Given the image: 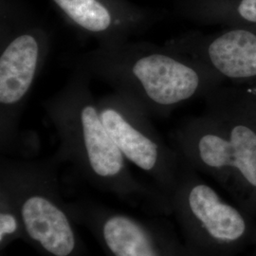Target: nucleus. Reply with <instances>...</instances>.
<instances>
[{"label":"nucleus","mask_w":256,"mask_h":256,"mask_svg":"<svg viewBox=\"0 0 256 256\" xmlns=\"http://www.w3.org/2000/svg\"><path fill=\"white\" fill-rule=\"evenodd\" d=\"M164 45L206 66L226 84L256 86V27L230 26L214 34H186Z\"/></svg>","instance_id":"nucleus-8"},{"label":"nucleus","mask_w":256,"mask_h":256,"mask_svg":"<svg viewBox=\"0 0 256 256\" xmlns=\"http://www.w3.org/2000/svg\"><path fill=\"white\" fill-rule=\"evenodd\" d=\"M97 104L104 126L126 160L153 178L170 196L182 158L158 135L150 114L135 100L115 90L97 100Z\"/></svg>","instance_id":"nucleus-6"},{"label":"nucleus","mask_w":256,"mask_h":256,"mask_svg":"<svg viewBox=\"0 0 256 256\" xmlns=\"http://www.w3.org/2000/svg\"><path fill=\"white\" fill-rule=\"evenodd\" d=\"M52 36L36 24L5 20L0 36V135L14 144L28 97L52 50Z\"/></svg>","instance_id":"nucleus-5"},{"label":"nucleus","mask_w":256,"mask_h":256,"mask_svg":"<svg viewBox=\"0 0 256 256\" xmlns=\"http://www.w3.org/2000/svg\"><path fill=\"white\" fill-rule=\"evenodd\" d=\"M8 172L25 192L20 216L28 236L48 254L70 256L76 247L72 225L64 210L45 194L54 176L52 169L30 164H5Z\"/></svg>","instance_id":"nucleus-7"},{"label":"nucleus","mask_w":256,"mask_h":256,"mask_svg":"<svg viewBox=\"0 0 256 256\" xmlns=\"http://www.w3.org/2000/svg\"><path fill=\"white\" fill-rule=\"evenodd\" d=\"M183 7L200 22L256 27V0H187Z\"/></svg>","instance_id":"nucleus-11"},{"label":"nucleus","mask_w":256,"mask_h":256,"mask_svg":"<svg viewBox=\"0 0 256 256\" xmlns=\"http://www.w3.org/2000/svg\"><path fill=\"white\" fill-rule=\"evenodd\" d=\"M172 146L196 171L212 176L236 205L256 216V130L227 110L207 106L171 133Z\"/></svg>","instance_id":"nucleus-2"},{"label":"nucleus","mask_w":256,"mask_h":256,"mask_svg":"<svg viewBox=\"0 0 256 256\" xmlns=\"http://www.w3.org/2000/svg\"><path fill=\"white\" fill-rule=\"evenodd\" d=\"M90 77L80 70L64 86L42 104L60 138L61 152L88 180L115 192L140 187L126 166V160L102 120Z\"/></svg>","instance_id":"nucleus-3"},{"label":"nucleus","mask_w":256,"mask_h":256,"mask_svg":"<svg viewBox=\"0 0 256 256\" xmlns=\"http://www.w3.org/2000/svg\"><path fill=\"white\" fill-rule=\"evenodd\" d=\"M18 230V220L14 214L8 212L0 214V242L3 243L5 238L16 234Z\"/></svg>","instance_id":"nucleus-13"},{"label":"nucleus","mask_w":256,"mask_h":256,"mask_svg":"<svg viewBox=\"0 0 256 256\" xmlns=\"http://www.w3.org/2000/svg\"><path fill=\"white\" fill-rule=\"evenodd\" d=\"M102 236L106 247L113 256H165L164 248L137 220L124 214H112L102 226Z\"/></svg>","instance_id":"nucleus-10"},{"label":"nucleus","mask_w":256,"mask_h":256,"mask_svg":"<svg viewBox=\"0 0 256 256\" xmlns=\"http://www.w3.org/2000/svg\"><path fill=\"white\" fill-rule=\"evenodd\" d=\"M74 68L126 94L158 118H166L184 102L205 98L226 84L192 57L142 41L98 45L76 56Z\"/></svg>","instance_id":"nucleus-1"},{"label":"nucleus","mask_w":256,"mask_h":256,"mask_svg":"<svg viewBox=\"0 0 256 256\" xmlns=\"http://www.w3.org/2000/svg\"><path fill=\"white\" fill-rule=\"evenodd\" d=\"M169 198L182 225L189 256H236L250 245L256 228L254 218L225 202L183 160Z\"/></svg>","instance_id":"nucleus-4"},{"label":"nucleus","mask_w":256,"mask_h":256,"mask_svg":"<svg viewBox=\"0 0 256 256\" xmlns=\"http://www.w3.org/2000/svg\"><path fill=\"white\" fill-rule=\"evenodd\" d=\"M68 22L99 46L129 41L148 27L146 14L120 0H52Z\"/></svg>","instance_id":"nucleus-9"},{"label":"nucleus","mask_w":256,"mask_h":256,"mask_svg":"<svg viewBox=\"0 0 256 256\" xmlns=\"http://www.w3.org/2000/svg\"><path fill=\"white\" fill-rule=\"evenodd\" d=\"M204 99L207 106L227 110L256 130V86L224 84Z\"/></svg>","instance_id":"nucleus-12"},{"label":"nucleus","mask_w":256,"mask_h":256,"mask_svg":"<svg viewBox=\"0 0 256 256\" xmlns=\"http://www.w3.org/2000/svg\"><path fill=\"white\" fill-rule=\"evenodd\" d=\"M250 245L254 247V256H256V230H254V236H252V242H250Z\"/></svg>","instance_id":"nucleus-14"}]
</instances>
